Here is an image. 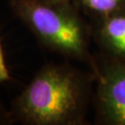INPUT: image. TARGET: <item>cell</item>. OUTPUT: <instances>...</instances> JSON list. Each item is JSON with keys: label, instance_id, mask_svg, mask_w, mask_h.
Returning a JSON list of instances; mask_svg holds the SVG:
<instances>
[{"label": "cell", "instance_id": "6da1fadb", "mask_svg": "<svg viewBox=\"0 0 125 125\" xmlns=\"http://www.w3.org/2000/svg\"><path fill=\"white\" fill-rule=\"evenodd\" d=\"M85 102L80 73L68 65L47 64L15 97L10 111L22 124L75 125L83 121Z\"/></svg>", "mask_w": 125, "mask_h": 125}, {"label": "cell", "instance_id": "7a4b0ae2", "mask_svg": "<svg viewBox=\"0 0 125 125\" xmlns=\"http://www.w3.org/2000/svg\"><path fill=\"white\" fill-rule=\"evenodd\" d=\"M14 14L47 48L77 59L88 57L87 31L70 3L9 0Z\"/></svg>", "mask_w": 125, "mask_h": 125}, {"label": "cell", "instance_id": "3957f363", "mask_svg": "<svg viewBox=\"0 0 125 125\" xmlns=\"http://www.w3.org/2000/svg\"><path fill=\"white\" fill-rule=\"evenodd\" d=\"M97 101L109 124L125 125V65L110 67L100 76Z\"/></svg>", "mask_w": 125, "mask_h": 125}, {"label": "cell", "instance_id": "277c9868", "mask_svg": "<svg viewBox=\"0 0 125 125\" xmlns=\"http://www.w3.org/2000/svg\"><path fill=\"white\" fill-rule=\"evenodd\" d=\"M99 34L108 49L125 58V11L121 10L104 19Z\"/></svg>", "mask_w": 125, "mask_h": 125}, {"label": "cell", "instance_id": "5b68a950", "mask_svg": "<svg viewBox=\"0 0 125 125\" xmlns=\"http://www.w3.org/2000/svg\"><path fill=\"white\" fill-rule=\"evenodd\" d=\"M86 11L106 18L120 12L125 6V0H76Z\"/></svg>", "mask_w": 125, "mask_h": 125}, {"label": "cell", "instance_id": "8992f818", "mask_svg": "<svg viewBox=\"0 0 125 125\" xmlns=\"http://www.w3.org/2000/svg\"><path fill=\"white\" fill-rule=\"evenodd\" d=\"M15 122L16 121L10 111V108L6 107L0 101V125H10Z\"/></svg>", "mask_w": 125, "mask_h": 125}, {"label": "cell", "instance_id": "52a82bcc", "mask_svg": "<svg viewBox=\"0 0 125 125\" xmlns=\"http://www.w3.org/2000/svg\"><path fill=\"white\" fill-rule=\"evenodd\" d=\"M10 79H11V77H10L7 64H6L5 56L3 53V49H2L1 42H0V83L9 82Z\"/></svg>", "mask_w": 125, "mask_h": 125}, {"label": "cell", "instance_id": "ba28073f", "mask_svg": "<svg viewBox=\"0 0 125 125\" xmlns=\"http://www.w3.org/2000/svg\"><path fill=\"white\" fill-rule=\"evenodd\" d=\"M48 3H70L72 0H43Z\"/></svg>", "mask_w": 125, "mask_h": 125}]
</instances>
